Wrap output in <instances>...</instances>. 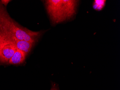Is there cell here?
I'll use <instances>...</instances> for the list:
<instances>
[{
	"label": "cell",
	"mask_w": 120,
	"mask_h": 90,
	"mask_svg": "<svg viewBox=\"0 0 120 90\" xmlns=\"http://www.w3.org/2000/svg\"><path fill=\"white\" fill-rule=\"evenodd\" d=\"M15 45L16 48L25 52L26 55L29 53L35 43L27 42L15 38L10 40Z\"/></svg>",
	"instance_id": "cell-4"
},
{
	"label": "cell",
	"mask_w": 120,
	"mask_h": 90,
	"mask_svg": "<svg viewBox=\"0 0 120 90\" xmlns=\"http://www.w3.org/2000/svg\"><path fill=\"white\" fill-rule=\"evenodd\" d=\"M106 3L105 0H95L93 4L94 8L96 11H101L104 8Z\"/></svg>",
	"instance_id": "cell-6"
},
{
	"label": "cell",
	"mask_w": 120,
	"mask_h": 90,
	"mask_svg": "<svg viewBox=\"0 0 120 90\" xmlns=\"http://www.w3.org/2000/svg\"><path fill=\"white\" fill-rule=\"evenodd\" d=\"M16 49L17 48L12 42L4 39L0 46V61L8 63Z\"/></svg>",
	"instance_id": "cell-3"
},
{
	"label": "cell",
	"mask_w": 120,
	"mask_h": 90,
	"mask_svg": "<svg viewBox=\"0 0 120 90\" xmlns=\"http://www.w3.org/2000/svg\"><path fill=\"white\" fill-rule=\"evenodd\" d=\"M26 54L23 51L17 49L13 55L8 62L11 65H19L23 63Z\"/></svg>",
	"instance_id": "cell-5"
},
{
	"label": "cell",
	"mask_w": 120,
	"mask_h": 90,
	"mask_svg": "<svg viewBox=\"0 0 120 90\" xmlns=\"http://www.w3.org/2000/svg\"><path fill=\"white\" fill-rule=\"evenodd\" d=\"M4 40V38H3V37H2L0 35V45L1 44V43L3 42V41Z\"/></svg>",
	"instance_id": "cell-8"
},
{
	"label": "cell",
	"mask_w": 120,
	"mask_h": 90,
	"mask_svg": "<svg viewBox=\"0 0 120 90\" xmlns=\"http://www.w3.org/2000/svg\"><path fill=\"white\" fill-rule=\"evenodd\" d=\"M4 7L0 1V35L9 40L17 38L27 42H37L42 32L33 31L21 26L10 17Z\"/></svg>",
	"instance_id": "cell-1"
},
{
	"label": "cell",
	"mask_w": 120,
	"mask_h": 90,
	"mask_svg": "<svg viewBox=\"0 0 120 90\" xmlns=\"http://www.w3.org/2000/svg\"><path fill=\"white\" fill-rule=\"evenodd\" d=\"M79 0H52L45 1V5L52 25L74 19Z\"/></svg>",
	"instance_id": "cell-2"
},
{
	"label": "cell",
	"mask_w": 120,
	"mask_h": 90,
	"mask_svg": "<svg viewBox=\"0 0 120 90\" xmlns=\"http://www.w3.org/2000/svg\"><path fill=\"white\" fill-rule=\"evenodd\" d=\"M10 1V0H1V2L2 4L5 6L6 5H7V4L9 3Z\"/></svg>",
	"instance_id": "cell-7"
},
{
	"label": "cell",
	"mask_w": 120,
	"mask_h": 90,
	"mask_svg": "<svg viewBox=\"0 0 120 90\" xmlns=\"http://www.w3.org/2000/svg\"><path fill=\"white\" fill-rule=\"evenodd\" d=\"M51 90H57V89H56V87H55V86H54V87H53L52 88Z\"/></svg>",
	"instance_id": "cell-9"
},
{
	"label": "cell",
	"mask_w": 120,
	"mask_h": 90,
	"mask_svg": "<svg viewBox=\"0 0 120 90\" xmlns=\"http://www.w3.org/2000/svg\"><path fill=\"white\" fill-rule=\"evenodd\" d=\"M1 44H2V43H1ZM0 45H1V44H0Z\"/></svg>",
	"instance_id": "cell-10"
}]
</instances>
